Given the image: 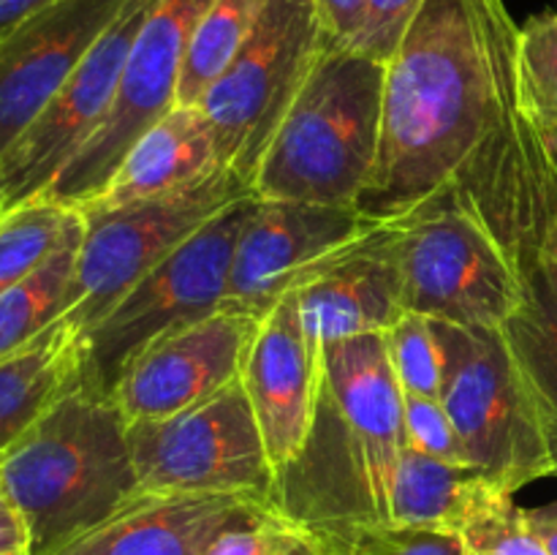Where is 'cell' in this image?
Returning a JSON list of instances; mask_svg holds the SVG:
<instances>
[{
	"label": "cell",
	"mask_w": 557,
	"mask_h": 555,
	"mask_svg": "<svg viewBox=\"0 0 557 555\" xmlns=\"http://www.w3.org/2000/svg\"><path fill=\"white\" fill-rule=\"evenodd\" d=\"M517 38L504 0H424L386 60L379 161L359 210L392 223L446 196L520 270L539 261L557 163L522 92Z\"/></svg>",
	"instance_id": "6da1fadb"
},
{
	"label": "cell",
	"mask_w": 557,
	"mask_h": 555,
	"mask_svg": "<svg viewBox=\"0 0 557 555\" xmlns=\"http://www.w3.org/2000/svg\"><path fill=\"white\" fill-rule=\"evenodd\" d=\"M321 362L313 428L277 473L272 506L305 531L386 522L406 430L384 335L330 343Z\"/></svg>",
	"instance_id": "7a4b0ae2"
},
{
	"label": "cell",
	"mask_w": 557,
	"mask_h": 555,
	"mask_svg": "<svg viewBox=\"0 0 557 555\" xmlns=\"http://www.w3.org/2000/svg\"><path fill=\"white\" fill-rule=\"evenodd\" d=\"M0 493L30 528V555H54L117 515L141 495L117 403L71 386L0 460Z\"/></svg>",
	"instance_id": "3957f363"
},
{
	"label": "cell",
	"mask_w": 557,
	"mask_h": 555,
	"mask_svg": "<svg viewBox=\"0 0 557 555\" xmlns=\"http://www.w3.org/2000/svg\"><path fill=\"white\" fill-rule=\"evenodd\" d=\"M384 76V60L330 44L256 169V196L357 207L379 161Z\"/></svg>",
	"instance_id": "277c9868"
},
{
	"label": "cell",
	"mask_w": 557,
	"mask_h": 555,
	"mask_svg": "<svg viewBox=\"0 0 557 555\" xmlns=\"http://www.w3.org/2000/svg\"><path fill=\"white\" fill-rule=\"evenodd\" d=\"M256 205L259 196L250 194L226 207L161 264L152 267L79 337V386L90 395L112 397L120 375L150 343L223 308L234 250Z\"/></svg>",
	"instance_id": "5b68a950"
},
{
	"label": "cell",
	"mask_w": 557,
	"mask_h": 555,
	"mask_svg": "<svg viewBox=\"0 0 557 555\" xmlns=\"http://www.w3.org/2000/svg\"><path fill=\"white\" fill-rule=\"evenodd\" d=\"M444 346V400L468 462L517 493L555 477L542 417L504 332L435 321Z\"/></svg>",
	"instance_id": "8992f818"
},
{
	"label": "cell",
	"mask_w": 557,
	"mask_h": 555,
	"mask_svg": "<svg viewBox=\"0 0 557 555\" xmlns=\"http://www.w3.org/2000/svg\"><path fill=\"white\" fill-rule=\"evenodd\" d=\"M250 194L256 190L248 180L232 169H221L172 194L120 207H74L85 232L63 313L65 324L79 337L85 335L152 267Z\"/></svg>",
	"instance_id": "52a82bcc"
},
{
	"label": "cell",
	"mask_w": 557,
	"mask_h": 555,
	"mask_svg": "<svg viewBox=\"0 0 557 555\" xmlns=\"http://www.w3.org/2000/svg\"><path fill=\"white\" fill-rule=\"evenodd\" d=\"M330 44L315 0H264L248 41L199 101L223 166L253 185L272 136Z\"/></svg>",
	"instance_id": "ba28073f"
},
{
	"label": "cell",
	"mask_w": 557,
	"mask_h": 555,
	"mask_svg": "<svg viewBox=\"0 0 557 555\" xmlns=\"http://www.w3.org/2000/svg\"><path fill=\"white\" fill-rule=\"evenodd\" d=\"M395 223L406 310L500 330L522 305L520 264L466 207L444 196Z\"/></svg>",
	"instance_id": "9c48e42d"
},
{
	"label": "cell",
	"mask_w": 557,
	"mask_h": 555,
	"mask_svg": "<svg viewBox=\"0 0 557 555\" xmlns=\"http://www.w3.org/2000/svg\"><path fill=\"white\" fill-rule=\"evenodd\" d=\"M128 444L139 493L239 495L272 506L277 473L239 381L188 411L128 424Z\"/></svg>",
	"instance_id": "30bf717a"
},
{
	"label": "cell",
	"mask_w": 557,
	"mask_h": 555,
	"mask_svg": "<svg viewBox=\"0 0 557 555\" xmlns=\"http://www.w3.org/2000/svg\"><path fill=\"white\" fill-rule=\"evenodd\" d=\"M212 0H156L131 47L117 96L98 134L63 169L47 199L79 207L101 194L117 163L147 128L177 107L180 76L196 22Z\"/></svg>",
	"instance_id": "8fae6325"
},
{
	"label": "cell",
	"mask_w": 557,
	"mask_h": 555,
	"mask_svg": "<svg viewBox=\"0 0 557 555\" xmlns=\"http://www.w3.org/2000/svg\"><path fill=\"white\" fill-rule=\"evenodd\" d=\"M152 3L156 0H128L52 101L0 156V215L47 194L98 134Z\"/></svg>",
	"instance_id": "7c38bea8"
},
{
	"label": "cell",
	"mask_w": 557,
	"mask_h": 555,
	"mask_svg": "<svg viewBox=\"0 0 557 555\" xmlns=\"http://www.w3.org/2000/svg\"><path fill=\"white\" fill-rule=\"evenodd\" d=\"M384 226L359 207L259 199L234 250L223 308L264 319Z\"/></svg>",
	"instance_id": "4fadbf2b"
},
{
	"label": "cell",
	"mask_w": 557,
	"mask_h": 555,
	"mask_svg": "<svg viewBox=\"0 0 557 555\" xmlns=\"http://www.w3.org/2000/svg\"><path fill=\"white\" fill-rule=\"evenodd\" d=\"M259 324V316L221 308L150 343L112 392L125 422L174 417L239 381Z\"/></svg>",
	"instance_id": "5bb4252c"
},
{
	"label": "cell",
	"mask_w": 557,
	"mask_h": 555,
	"mask_svg": "<svg viewBox=\"0 0 557 555\" xmlns=\"http://www.w3.org/2000/svg\"><path fill=\"white\" fill-rule=\"evenodd\" d=\"M128 0H54L0 38V156L41 114Z\"/></svg>",
	"instance_id": "9a60e30c"
},
{
	"label": "cell",
	"mask_w": 557,
	"mask_h": 555,
	"mask_svg": "<svg viewBox=\"0 0 557 555\" xmlns=\"http://www.w3.org/2000/svg\"><path fill=\"white\" fill-rule=\"evenodd\" d=\"M321 354L324 348L305 332L294 294L261 319L248 348L239 384L253 408L275 473L297 460L313 428L324 370Z\"/></svg>",
	"instance_id": "2e32d148"
},
{
	"label": "cell",
	"mask_w": 557,
	"mask_h": 555,
	"mask_svg": "<svg viewBox=\"0 0 557 555\" xmlns=\"http://www.w3.org/2000/svg\"><path fill=\"white\" fill-rule=\"evenodd\" d=\"M397 237V223H384L319 281L294 292L299 319L315 346L381 335L406 313Z\"/></svg>",
	"instance_id": "e0dca14e"
},
{
	"label": "cell",
	"mask_w": 557,
	"mask_h": 555,
	"mask_svg": "<svg viewBox=\"0 0 557 555\" xmlns=\"http://www.w3.org/2000/svg\"><path fill=\"white\" fill-rule=\"evenodd\" d=\"M239 495H136L54 555H205L212 539L264 509Z\"/></svg>",
	"instance_id": "ac0fdd59"
},
{
	"label": "cell",
	"mask_w": 557,
	"mask_h": 555,
	"mask_svg": "<svg viewBox=\"0 0 557 555\" xmlns=\"http://www.w3.org/2000/svg\"><path fill=\"white\" fill-rule=\"evenodd\" d=\"M215 134L199 107H174L131 145L101 194L79 207H120L172 194L221 172Z\"/></svg>",
	"instance_id": "d6986e66"
},
{
	"label": "cell",
	"mask_w": 557,
	"mask_h": 555,
	"mask_svg": "<svg viewBox=\"0 0 557 555\" xmlns=\"http://www.w3.org/2000/svg\"><path fill=\"white\" fill-rule=\"evenodd\" d=\"M79 335L63 319L0 359V460L71 386L79 384Z\"/></svg>",
	"instance_id": "ffe728a7"
},
{
	"label": "cell",
	"mask_w": 557,
	"mask_h": 555,
	"mask_svg": "<svg viewBox=\"0 0 557 555\" xmlns=\"http://www.w3.org/2000/svg\"><path fill=\"white\" fill-rule=\"evenodd\" d=\"M500 493L509 490L498 488L479 468L435 460L406 446L392 484L386 522L462 533V528Z\"/></svg>",
	"instance_id": "44dd1931"
},
{
	"label": "cell",
	"mask_w": 557,
	"mask_h": 555,
	"mask_svg": "<svg viewBox=\"0 0 557 555\" xmlns=\"http://www.w3.org/2000/svg\"><path fill=\"white\" fill-rule=\"evenodd\" d=\"M525 297L500 326L542 417L557 477V278L542 261L522 270Z\"/></svg>",
	"instance_id": "7402d4cb"
},
{
	"label": "cell",
	"mask_w": 557,
	"mask_h": 555,
	"mask_svg": "<svg viewBox=\"0 0 557 555\" xmlns=\"http://www.w3.org/2000/svg\"><path fill=\"white\" fill-rule=\"evenodd\" d=\"M82 232H85V223L79 218L71 237L60 245L58 254L47 264L0 294V359L25 348L54 321L63 319L69 308V288Z\"/></svg>",
	"instance_id": "603a6c76"
},
{
	"label": "cell",
	"mask_w": 557,
	"mask_h": 555,
	"mask_svg": "<svg viewBox=\"0 0 557 555\" xmlns=\"http://www.w3.org/2000/svg\"><path fill=\"white\" fill-rule=\"evenodd\" d=\"M261 9L264 0H212L207 5L185 52L177 90L180 107H199L205 92L215 85L218 76L248 41Z\"/></svg>",
	"instance_id": "cb8c5ba5"
},
{
	"label": "cell",
	"mask_w": 557,
	"mask_h": 555,
	"mask_svg": "<svg viewBox=\"0 0 557 555\" xmlns=\"http://www.w3.org/2000/svg\"><path fill=\"white\" fill-rule=\"evenodd\" d=\"M79 210L38 196L0 215V294L47 264L79 223Z\"/></svg>",
	"instance_id": "d4e9b609"
},
{
	"label": "cell",
	"mask_w": 557,
	"mask_h": 555,
	"mask_svg": "<svg viewBox=\"0 0 557 555\" xmlns=\"http://www.w3.org/2000/svg\"><path fill=\"white\" fill-rule=\"evenodd\" d=\"M308 533L324 555H468L460 533L395 522H351Z\"/></svg>",
	"instance_id": "484cf974"
},
{
	"label": "cell",
	"mask_w": 557,
	"mask_h": 555,
	"mask_svg": "<svg viewBox=\"0 0 557 555\" xmlns=\"http://www.w3.org/2000/svg\"><path fill=\"white\" fill-rule=\"evenodd\" d=\"M384 335L386 357L403 395L441 397L444 390V346L435 321L406 310Z\"/></svg>",
	"instance_id": "4316f807"
},
{
	"label": "cell",
	"mask_w": 557,
	"mask_h": 555,
	"mask_svg": "<svg viewBox=\"0 0 557 555\" xmlns=\"http://www.w3.org/2000/svg\"><path fill=\"white\" fill-rule=\"evenodd\" d=\"M517 63L528 109L549 134L557 128V11L531 16L520 27Z\"/></svg>",
	"instance_id": "83f0119b"
},
{
	"label": "cell",
	"mask_w": 557,
	"mask_h": 555,
	"mask_svg": "<svg viewBox=\"0 0 557 555\" xmlns=\"http://www.w3.org/2000/svg\"><path fill=\"white\" fill-rule=\"evenodd\" d=\"M205 555H324L305 528L283 517L275 506L253 511L218 533Z\"/></svg>",
	"instance_id": "f1b7e54d"
},
{
	"label": "cell",
	"mask_w": 557,
	"mask_h": 555,
	"mask_svg": "<svg viewBox=\"0 0 557 555\" xmlns=\"http://www.w3.org/2000/svg\"><path fill=\"white\" fill-rule=\"evenodd\" d=\"M468 555H547L536 533L528 528L525 509L515 493H500L462 528Z\"/></svg>",
	"instance_id": "f546056e"
},
{
	"label": "cell",
	"mask_w": 557,
	"mask_h": 555,
	"mask_svg": "<svg viewBox=\"0 0 557 555\" xmlns=\"http://www.w3.org/2000/svg\"><path fill=\"white\" fill-rule=\"evenodd\" d=\"M403 430H406L408 449H417L435 460L471 466L441 397L403 395Z\"/></svg>",
	"instance_id": "4dcf8cb0"
},
{
	"label": "cell",
	"mask_w": 557,
	"mask_h": 555,
	"mask_svg": "<svg viewBox=\"0 0 557 555\" xmlns=\"http://www.w3.org/2000/svg\"><path fill=\"white\" fill-rule=\"evenodd\" d=\"M424 0H368V16L359 41L351 49L375 60H389Z\"/></svg>",
	"instance_id": "1f68e13d"
},
{
	"label": "cell",
	"mask_w": 557,
	"mask_h": 555,
	"mask_svg": "<svg viewBox=\"0 0 557 555\" xmlns=\"http://www.w3.org/2000/svg\"><path fill=\"white\" fill-rule=\"evenodd\" d=\"M324 30L337 47H354L362 36L368 0H315Z\"/></svg>",
	"instance_id": "d6a6232c"
},
{
	"label": "cell",
	"mask_w": 557,
	"mask_h": 555,
	"mask_svg": "<svg viewBox=\"0 0 557 555\" xmlns=\"http://www.w3.org/2000/svg\"><path fill=\"white\" fill-rule=\"evenodd\" d=\"M30 553V528L22 517L20 506L0 493V555Z\"/></svg>",
	"instance_id": "836d02e7"
},
{
	"label": "cell",
	"mask_w": 557,
	"mask_h": 555,
	"mask_svg": "<svg viewBox=\"0 0 557 555\" xmlns=\"http://www.w3.org/2000/svg\"><path fill=\"white\" fill-rule=\"evenodd\" d=\"M525 522L536 533V539L547 550V555H557V501L525 509Z\"/></svg>",
	"instance_id": "e575fe53"
},
{
	"label": "cell",
	"mask_w": 557,
	"mask_h": 555,
	"mask_svg": "<svg viewBox=\"0 0 557 555\" xmlns=\"http://www.w3.org/2000/svg\"><path fill=\"white\" fill-rule=\"evenodd\" d=\"M49 3H54V0H0V38L14 30L22 20L47 9Z\"/></svg>",
	"instance_id": "d590c367"
},
{
	"label": "cell",
	"mask_w": 557,
	"mask_h": 555,
	"mask_svg": "<svg viewBox=\"0 0 557 555\" xmlns=\"http://www.w3.org/2000/svg\"><path fill=\"white\" fill-rule=\"evenodd\" d=\"M539 261L547 267L549 275L557 278V212H555L553 223H549L547 234H544L542 250H539Z\"/></svg>",
	"instance_id": "8d00e7d4"
},
{
	"label": "cell",
	"mask_w": 557,
	"mask_h": 555,
	"mask_svg": "<svg viewBox=\"0 0 557 555\" xmlns=\"http://www.w3.org/2000/svg\"><path fill=\"white\" fill-rule=\"evenodd\" d=\"M549 147H553V156H555V163H557V128L549 131Z\"/></svg>",
	"instance_id": "74e56055"
},
{
	"label": "cell",
	"mask_w": 557,
	"mask_h": 555,
	"mask_svg": "<svg viewBox=\"0 0 557 555\" xmlns=\"http://www.w3.org/2000/svg\"><path fill=\"white\" fill-rule=\"evenodd\" d=\"M14 555H30V553H14Z\"/></svg>",
	"instance_id": "f35d334b"
}]
</instances>
